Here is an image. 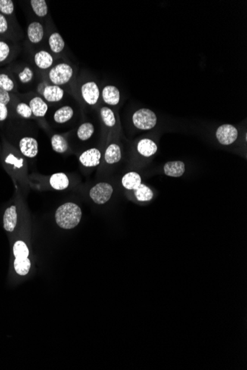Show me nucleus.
<instances>
[{
    "label": "nucleus",
    "instance_id": "36",
    "mask_svg": "<svg viewBox=\"0 0 247 370\" xmlns=\"http://www.w3.org/2000/svg\"><path fill=\"white\" fill-rule=\"evenodd\" d=\"M11 101V95L10 92L3 89H0V104L8 105Z\"/></svg>",
    "mask_w": 247,
    "mask_h": 370
},
{
    "label": "nucleus",
    "instance_id": "22",
    "mask_svg": "<svg viewBox=\"0 0 247 370\" xmlns=\"http://www.w3.org/2000/svg\"><path fill=\"white\" fill-rule=\"evenodd\" d=\"M16 87L17 85L15 81L8 73H0V89L8 92H12L15 91Z\"/></svg>",
    "mask_w": 247,
    "mask_h": 370
},
{
    "label": "nucleus",
    "instance_id": "7",
    "mask_svg": "<svg viewBox=\"0 0 247 370\" xmlns=\"http://www.w3.org/2000/svg\"><path fill=\"white\" fill-rule=\"evenodd\" d=\"M20 149L24 156L33 158L37 155L39 148L36 139L31 137H25L20 142Z\"/></svg>",
    "mask_w": 247,
    "mask_h": 370
},
{
    "label": "nucleus",
    "instance_id": "16",
    "mask_svg": "<svg viewBox=\"0 0 247 370\" xmlns=\"http://www.w3.org/2000/svg\"><path fill=\"white\" fill-rule=\"evenodd\" d=\"M138 152L145 157H151L157 152V145L151 139H142L138 143Z\"/></svg>",
    "mask_w": 247,
    "mask_h": 370
},
{
    "label": "nucleus",
    "instance_id": "8",
    "mask_svg": "<svg viewBox=\"0 0 247 370\" xmlns=\"http://www.w3.org/2000/svg\"><path fill=\"white\" fill-rule=\"evenodd\" d=\"M101 152L95 148L88 149L84 152L79 157V161L82 165L86 167H96L100 164Z\"/></svg>",
    "mask_w": 247,
    "mask_h": 370
},
{
    "label": "nucleus",
    "instance_id": "19",
    "mask_svg": "<svg viewBox=\"0 0 247 370\" xmlns=\"http://www.w3.org/2000/svg\"><path fill=\"white\" fill-rule=\"evenodd\" d=\"M48 44H49L51 51L56 54L62 52L64 46H65V43H64L62 36L57 32L51 33V36H49V39H48Z\"/></svg>",
    "mask_w": 247,
    "mask_h": 370
},
{
    "label": "nucleus",
    "instance_id": "27",
    "mask_svg": "<svg viewBox=\"0 0 247 370\" xmlns=\"http://www.w3.org/2000/svg\"><path fill=\"white\" fill-rule=\"evenodd\" d=\"M17 79L19 82L23 85H27L33 80L34 73L33 70L29 66H24L17 73Z\"/></svg>",
    "mask_w": 247,
    "mask_h": 370
},
{
    "label": "nucleus",
    "instance_id": "6",
    "mask_svg": "<svg viewBox=\"0 0 247 370\" xmlns=\"http://www.w3.org/2000/svg\"><path fill=\"white\" fill-rule=\"evenodd\" d=\"M81 92L84 100L89 105H95L99 98V89L94 82H88L82 85Z\"/></svg>",
    "mask_w": 247,
    "mask_h": 370
},
{
    "label": "nucleus",
    "instance_id": "3",
    "mask_svg": "<svg viewBox=\"0 0 247 370\" xmlns=\"http://www.w3.org/2000/svg\"><path fill=\"white\" fill-rule=\"evenodd\" d=\"M133 122L135 127L139 130H151L156 125L157 117L149 109H140L133 114Z\"/></svg>",
    "mask_w": 247,
    "mask_h": 370
},
{
    "label": "nucleus",
    "instance_id": "24",
    "mask_svg": "<svg viewBox=\"0 0 247 370\" xmlns=\"http://www.w3.org/2000/svg\"><path fill=\"white\" fill-rule=\"evenodd\" d=\"M30 4L33 13L38 17L42 18L48 15V5L45 0H31Z\"/></svg>",
    "mask_w": 247,
    "mask_h": 370
},
{
    "label": "nucleus",
    "instance_id": "11",
    "mask_svg": "<svg viewBox=\"0 0 247 370\" xmlns=\"http://www.w3.org/2000/svg\"><path fill=\"white\" fill-rule=\"evenodd\" d=\"M36 67L41 70H48L54 64V57L48 51H40L35 54L33 57Z\"/></svg>",
    "mask_w": 247,
    "mask_h": 370
},
{
    "label": "nucleus",
    "instance_id": "2",
    "mask_svg": "<svg viewBox=\"0 0 247 370\" xmlns=\"http://www.w3.org/2000/svg\"><path fill=\"white\" fill-rule=\"evenodd\" d=\"M73 76V69L67 63H60L51 69L48 73L50 81L54 85L61 86L68 83Z\"/></svg>",
    "mask_w": 247,
    "mask_h": 370
},
{
    "label": "nucleus",
    "instance_id": "21",
    "mask_svg": "<svg viewBox=\"0 0 247 370\" xmlns=\"http://www.w3.org/2000/svg\"><path fill=\"white\" fill-rule=\"evenodd\" d=\"M73 115V110L69 106H64L59 109L54 113V118L57 123H64L68 121Z\"/></svg>",
    "mask_w": 247,
    "mask_h": 370
},
{
    "label": "nucleus",
    "instance_id": "18",
    "mask_svg": "<svg viewBox=\"0 0 247 370\" xmlns=\"http://www.w3.org/2000/svg\"><path fill=\"white\" fill-rule=\"evenodd\" d=\"M122 158V152L120 147L117 144H110L107 148L104 154V160L108 164H116Z\"/></svg>",
    "mask_w": 247,
    "mask_h": 370
},
{
    "label": "nucleus",
    "instance_id": "25",
    "mask_svg": "<svg viewBox=\"0 0 247 370\" xmlns=\"http://www.w3.org/2000/svg\"><path fill=\"white\" fill-rule=\"evenodd\" d=\"M51 146L57 153H64L68 149V143L63 136L54 135L51 139Z\"/></svg>",
    "mask_w": 247,
    "mask_h": 370
},
{
    "label": "nucleus",
    "instance_id": "37",
    "mask_svg": "<svg viewBox=\"0 0 247 370\" xmlns=\"http://www.w3.org/2000/svg\"><path fill=\"white\" fill-rule=\"evenodd\" d=\"M8 110L7 105L0 104V121H4L8 117Z\"/></svg>",
    "mask_w": 247,
    "mask_h": 370
},
{
    "label": "nucleus",
    "instance_id": "14",
    "mask_svg": "<svg viewBox=\"0 0 247 370\" xmlns=\"http://www.w3.org/2000/svg\"><path fill=\"white\" fill-rule=\"evenodd\" d=\"M32 113L36 117H44L48 110V106L41 97H33L29 102Z\"/></svg>",
    "mask_w": 247,
    "mask_h": 370
},
{
    "label": "nucleus",
    "instance_id": "17",
    "mask_svg": "<svg viewBox=\"0 0 247 370\" xmlns=\"http://www.w3.org/2000/svg\"><path fill=\"white\" fill-rule=\"evenodd\" d=\"M141 183L142 179L140 175L136 172L127 173L122 178V185L129 190H136L142 184Z\"/></svg>",
    "mask_w": 247,
    "mask_h": 370
},
{
    "label": "nucleus",
    "instance_id": "20",
    "mask_svg": "<svg viewBox=\"0 0 247 370\" xmlns=\"http://www.w3.org/2000/svg\"><path fill=\"white\" fill-rule=\"evenodd\" d=\"M51 186L56 190H64L69 186V180L64 173H56L50 179Z\"/></svg>",
    "mask_w": 247,
    "mask_h": 370
},
{
    "label": "nucleus",
    "instance_id": "15",
    "mask_svg": "<svg viewBox=\"0 0 247 370\" xmlns=\"http://www.w3.org/2000/svg\"><path fill=\"white\" fill-rule=\"evenodd\" d=\"M164 173L170 177H179L185 171V165L182 161H170L164 165Z\"/></svg>",
    "mask_w": 247,
    "mask_h": 370
},
{
    "label": "nucleus",
    "instance_id": "5",
    "mask_svg": "<svg viewBox=\"0 0 247 370\" xmlns=\"http://www.w3.org/2000/svg\"><path fill=\"white\" fill-rule=\"evenodd\" d=\"M237 129L231 124H223L217 128L216 138L222 145H230L238 139Z\"/></svg>",
    "mask_w": 247,
    "mask_h": 370
},
{
    "label": "nucleus",
    "instance_id": "33",
    "mask_svg": "<svg viewBox=\"0 0 247 370\" xmlns=\"http://www.w3.org/2000/svg\"><path fill=\"white\" fill-rule=\"evenodd\" d=\"M16 111H17V114H20V116L25 117V118H29L33 114L29 104L25 102L19 103L17 107H16Z\"/></svg>",
    "mask_w": 247,
    "mask_h": 370
},
{
    "label": "nucleus",
    "instance_id": "1",
    "mask_svg": "<svg viewBox=\"0 0 247 370\" xmlns=\"http://www.w3.org/2000/svg\"><path fill=\"white\" fill-rule=\"evenodd\" d=\"M82 215V210L79 205L67 202L59 207L56 211V221L62 228L72 229L79 225Z\"/></svg>",
    "mask_w": 247,
    "mask_h": 370
},
{
    "label": "nucleus",
    "instance_id": "31",
    "mask_svg": "<svg viewBox=\"0 0 247 370\" xmlns=\"http://www.w3.org/2000/svg\"><path fill=\"white\" fill-rule=\"evenodd\" d=\"M101 116L103 122L107 127H113L116 124V117L114 113L108 107H102L101 110Z\"/></svg>",
    "mask_w": 247,
    "mask_h": 370
},
{
    "label": "nucleus",
    "instance_id": "34",
    "mask_svg": "<svg viewBox=\"0 0 247 370\" xmlns=\"http://www.w3.org/2000/svg\"><path fill=\"white\" fill-rule=\"evenodd\" d=\"M23 162H24V161H23V158H17L12 154H9L5 158V163L10 164V165L14 166L15 168L20 169L23 167Z\"/></svg>",
    "mask_w": 247,
    "mask_h": 370
},
{
    "label": "nucleus",
    "instance_id": "29",
    "mask_svg": "<svg viewBox=\"0 0 247 370\" xmlns=\"http://www.w3.org/2000/svg\"><path fill=\"white\" fill-rule=\"evenodd\" d=\"M94 133V127L92 123H85L78 129V138L81 141H87L91 139Z\"/></svg>",
    "mask_w": 247,
    "mask_h": 370
},
{
    "label": "nucleus",
    "instance_id": "4",
    "mask_svg": "<svg viewBox=\"0 0 247 370\" xmlns=\"http://www.w3.org/2000/svg\"><path fill=\"white\" fill-rule=\"evenodd\" d=\"M113 189L109 183H100L90 191V196L95 203L104 204L108 202L113 195Z\"/></svg>",
    "mask_w": 247,
    "mask_h": 370
},
{
    "label": "nucleus",
    "instance_id": "10",
    "mask_svg": "<svg viewBox=\"0 0 247 370\" xmlns=\"http://www.w3.org/2000/svg\"><path fill=\"white\" fill-rule=\"evenodd\" d=\"M28 39L31 43L38 44L42 42L44 37V28L39 22L30 23L27 28Z\"/></svg>",
    "mask_w": 247,
    "mask_h": 370
},
{
    "label": "nucleus",
    "instance_id": "9",
    "mask_svg": "<svg viewBox=\"0 0 247 370\" xmlns=\"http://www.w3.org/2000/svg\"><path fill=\"white\" fill-rule=\"evenodd\" d=\"M44 98L48 102H58L64 98V91L57 85H47L42 90Z\"/></svg>",
    "mask_w": 247,
    "mask_h": 370
},
{
    "label": "nucleus",
    "instance_id": "26",
    "mask_svg": "<svg viewBox=\"0 0 247 370\" xmlns=\"http://www.w3.org/2000/svg\"><path fill=\"white\" fill-rule=\"evenodd\" d=\"M135 191V195L138 200L145 202L150 201L154 198V192L148 186L141 184Z\"/></svg>",
    "mask_w": 247,
    "mask_h": 370
},
{
    "label": "nucleus",
    "instance_id": "13",
    "mask_svg": "<svg viewBox=\"0 0 247 370\" xmlns=\"http://www.w3.org/2000/svg\"><path fill=\"white\" fill-rule=\"evenodd\" d=\"M102 98L104 102L109 105H117L120 101V92L116 86L107 85L102 90Z\"/></svg>",
    "mask_w": 247,
    "mask_h": 370
},
{
    "label": "nucleus",
    "instance_id": "28",
    "mask_svg": "<svg viewBox=\"0 0 247 370\" xmlns=\"http://www.w3.org/2000/svg\"><path fill=\"white\" fill-rule=\"evenodd\" d=\"M13 48L5 41L0 40V64H4L12 57Z\"/></svg>",
    "mask_w": 247,
    "mask_h": 370
},
{
    "label": "nucleus",
    "instance_id": "35",
    "mask_svg": "<svg viewBox=\"0 0 247 370\" xmlns=\"http://www.w3.org/2000/svg\"><path fill=\"white\" fill-rule=\"evenodd\" d=\"M10 25L8 17L0 14V35H5L9 30Z\"/></svg>",
    "mask_w": 247,
    "mask_h": 370
},
{
    "label": "nucleus",
    "instance_id": "23",
    "mask_svg": "<svg viewBox=\"0 0 247 370\" xmlns=\"http://www.w3.org/2000/svg\"><path fill=\"white\" fill-rule=\"evenodd\" d=\"M14 265L16 272L20 276L27 275L31 266L29 258H15Z\"/></svg>",
    "mask_w": 247,
    "mask_h": 370
},
{
    "label": "nucleus",
    "instance_id": "32",
    "mask_svg": "<svg viewBox=\"0 0 247 370\" xmlns=\"http://www.w3.org/2000/svg\"><path fill=\"white\" fill-rule=\"evenodd\" d=\"M14 13V3L11 0H0V14L10 17Z\"/></svg>",
    "mask_w": 247,
    "mask_h": 370
},
{
    "label": "nucleus",
    "instance_id": "12",
    "mask_svg": "<svg viewBox=\"0 0 247 370\" xmlns=\"http://www.w3.org/2000/svg\"><path fill=\"white\" fill-rule=\"evenodd\" d=\"M17 207L11 205L5 210L3 217V227L6 231L13 232L17 226Z\"/></svg>",
    "mask_w": 247,
    "mask_h": 370
},
{
    "label": "nucleus",
    "instance_id": "30",
    "mask_svg": "<svg viewBox=\"0 0 247 370\" xmlns=\"http://www.w3.org/2000/svg\"><path fill=\"white\" fill-rule=\"evenodd\" d=\"M13 252L15 258H28L29 256V248L23 241H17L14 243Z\"/></svg>",
    "mask_w": 247,
    "mask_h": 370
}]
</instances>
